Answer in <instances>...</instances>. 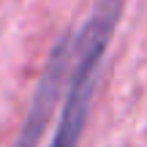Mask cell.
<instances>
[{"label": "cell", "mask_w": 147, "mask_h": 147, "mask_svg": "<svg viewBox=\"0 0 147 147\" xmlns=\"http://www.w3.org/2000/svg\"><path fill=\"white\" fill-rule=\"evenodd\" d=\"M125 5L128 0H93L84 25L74 33V60L65 82V101L47 147H79L106 52L125 14Z\"/></svg>", "instance_id": "obj_1"}, {"label": "cell", "mask_w": 147, "mask_h": 147, "mask_svg": "<svg viewBox=\"0 0 147 147\" xmlns=\"http://www.w3.org/2000/svg\"><path fill=\"white\" fill-rule=\"evenodd\" d=\"M71 60H74V30H65L52 44V49L47 55L44 71H41V76L36 82V90H33L27 112H25V120H22L19 134H16L11 147H38L41 144L49 123L55 120L60 95L65 93Z\"/></svg>", "instance_id": "obj_2"}]
</instances>
